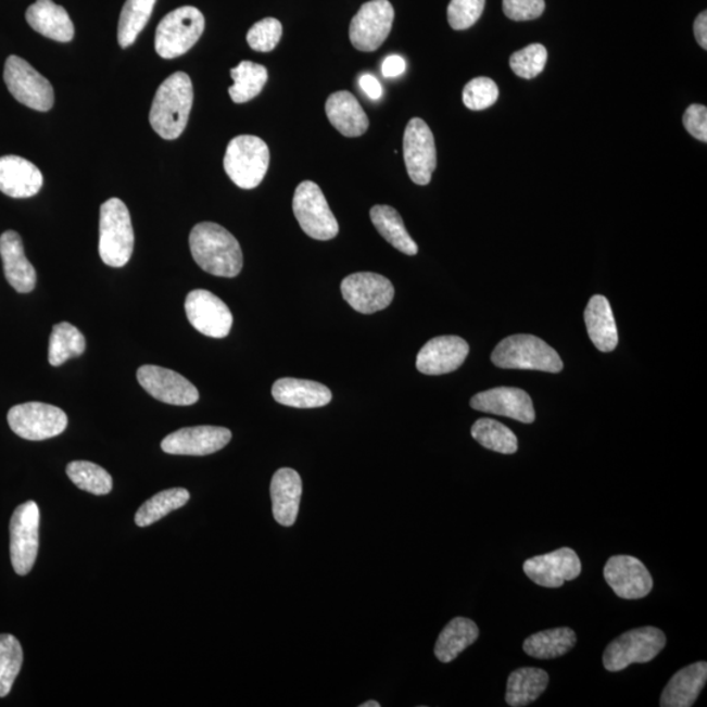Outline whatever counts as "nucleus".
<instances>
[{
	"instance_id": "6e6552de",
	"label": "nucleus",
	"mask_w": 707,
	"mask_h": 707,
	"mask_svg": "<svg viewBox=\"0 0 707 707\" xmlns=\"http://www.w3.org/2000/svg\"><path fill=\"white\" fill-rule=\"evenodd\" d=\"M292 210L303 231L315 240H332L340 232L339 222L328 205L320 187L314 181L298 185Z\"/></svg>"
},
{
	"instance_id": "a878e982",
	"label": "nucleus",
	"mask_w": 707,
	"mask_h": 707,
	"mask_svg": "<svg viewBox=\"0 0 707 707\" xmlns=\"http://www.w3.org/2000/svg\"><path fill=\"white\" fill-rule=\"evenodd\" d=\"M707 680L706 661L687 666L673 674L660 697L661 707H692Z\"/></svg>"
},
{
	"instance_id": "a19ab883",
	"label": "nucleus",
	"mask_w": 707,
	"mask_h": 707,
	"mask_svg": "<svg viewBox=\"0 0 707 707\" xmlns=\"http://www.w3.org/2000/svg\"><path fill=\"white\" fill-rule=\"evenodd\" d=\"M546 62L547 52L544 45L532 43L514 53L509 59V66L519 78L533 79L544 72Z\"/></svg>"
},
{
	"instance_id": "2f4dec72",
	"label": "nucleus",
	"mask_w": 707,
	"mask_h": 707,
	"mask_svg": "<svg viewBox=\"0 0 707 707\" xmlns=\"http://www.w3.org/2000/svg\"><path fill=\"white\" fill-rule=\"evenodd\" d=\"M371 220L378 232L397 251L407 254V256H416L418 253V245L416 241L411 238L409 232L406 231L403 218L396 209L387 205H378L369 212Z\"/></svg>"
},
{
	"instance_id": "423d86ee",
	"label": "nucleus",
	"mask_w": 707,
	"mask_h": 707,
	"mask_svg": "<svg viewBox=\"0 0 707 707\" xmlns=\"http://www.w3.org/2000/svg\"><path fill=\"white\" fill-rule=\"evenodd\" d=\"M666 645L667 636L658 628L643 627L629 630L605 648L604 668L609 672H619L634 664H648Z\"/></svg>"
},
{
	"instance_id": "5701e85b",
	"label": "nucleus",
	"mask_w": 707,
	"mask_h": 707,
	"mask_svg": "<svg viewBox=\"0 0 707 707\" xmlns=\"http://www.w3.org/2000/svg\"><path fill=\"white\" fill-rule=\"evenodd\" d=\"M0 257L3 261L5 279L21 294L34 291L37 274L34 265L25 256L23 240L15 231L0 236Z\"/></svg>"
},
{
	"instance_id": "ea45409f",
	"label": "nucleus",
	"mask_w": 707,
	"mask_h": 707,
	"mask_svg": "<svg viewBox=\"0 0 707 707\" xmlns=\"http://www.w3.org/2000/svg\"><path fill=\"white\" fill-rule=\"evenodd\" d=\"M23 666V648L14 635L0 634V697L9 696Z\"/></svg>"
},
{
	"instance_id": "bb28decb",
	"label": "nucleus",
	"mask_w": 707,
	"mask_h": 707,
	"mask_svg": "<svg viewBox=\"0 0 707 707\" xmlns=\"http://www.w3.org/2000/svg\"><path fill=\"white\" fill-rule=\"evenodd\" d=\"M325 112L329 123L339 130L343 137L356 138L368 130L369 121L358 100L353 93L339 91L330 94L325 104Z\"/></svg>"
},
{
	"instance_id": "39448f33",
	"label": "nucleus",
	"mask_w": 707,
	"mask_h": 707,
	"mask_svg": "<svg viewBox=\"0 0 707 707\" xmlns=\"http://www.w3.org/2000/svg\"><path fill=\"white\" fill-rule=\"evenodd\" d=\"M225 169L232 182L241 189H254L263 182L270 164V151L263 139L239 136L229 142Z\"/></svg>"
},
{
	"instance_id": "cd10ccee",
	"label": "nucleus",
	"mask_w": 707,
	"mask_h": 707,
	"mask_svg": "<svg viewBox=\"0 0 707 707\" xmlns=\"http://www.w3.org/2000/svg\"><path fill=\"white\" fill-rule=\"evenodd\" d=\"M31 28L38 34L59 42H70L75 29L67 11L53 0H37L25 14Z\"/></svg>"
},
{
	"instance_id": "7ed1b4c3",
	"label": "nucleus",
	"mask_w": 707,
	"mask_h": 707,
	"mask_svg": "<svg viewBox=\"0 0 707 707\" xmlns=\"http://www.w3.org/2000/svg\"><path fill=\"white\" fill-rule=\"evenodd\" d=\"M492 361L500 368L534 369L551 374H558L564 368L556 350L531 334L507 337L494 349Z\"/></svg>"
},
{
	"instance_id": "9b49d317",
	"label": "nucleus",
	"mask_w": 707,
	"mask_h": 707,
	"mask_svg": "<svg viewBox=\"0 0 707 707\" xmlns=\"http://www.w3.org/2000/svg\"><path fill=\"white\" fill-rule=\"evenodd\" d=\"M40 508L34 501L25 502L15 509L10 523L11 563L16 575L27 576L34 569L38 553Z\"/></svg>"
},
{
	"instance_id": "dca6fc26",
	"label": "nucleus",
	"mask_w": 707,
	"mask_h": 707,
	"mask_svg": "<svg viewBox=\"0 0 707 707\" xmlns=\"http://www.w3.org/2000/svg\"><path fill=\"white\" fill-rule=\"evenodd\" d=\"M137 378L143 390L164 404L189 406L200 400L197 388L182 375L159 366H142Z\"/></svg>"
},
{
	"instance_id": "c9c22d12",
	"label": "nucleus",
	"mask_w": 707,
	"mask_h": 707,
	"mask_svg": "<svg viewBox=\"0 0 707 707\" xmlns=\"http://www.w3.org/2000/svg\"><path fill=\"white\" fill-rule=\"evenodd\" d=\"M190 494L187 489L174 488L164 490L144 502L136 514V525L138 527H149L156 523L175 509L187 505Z\"/></svg>"
},
{
	"instance_id": "aec40b11",
	"label": "nucleus",
	"mask_w": 707,
	"mask_h": 707,
	"mask_svg": "<svg viewBox=\"0 0 707 707\" xmlns=\"http://www.w3.org/2000/svg\"><path fill=\"white\" fill-rule=\"evenodd\" d=\"M470 406L475 411L495 414L523 424H533L536 419L530 394L519 388L500 387L477 393L470 400Z\"/></svg>"
},
{
	"instance_id": "79ce46f5",
	"label": "nucleus",
	"mask_w": 707,
	"mask_h": 707,
	"mask_svg": "<svg viewBox=\"0 0 707 707\" xmlns=\"http://www.w3.org/2000/svg\"><path fill=\"white\" fill-rule=\"evenodd\" d=\"M498 98V86L493 79L485 78V76L471 79L463 91L464 105L470 111L488 110L496 103Z\"/></svg>"
},
{
	"instance_id": "49530a36",
	"label": "nucleus",
	"mask_w": 707,
	"mask_h": 707,
	"mask_svg": "<svg viewBox=\"0 0 707 707\" xmlns=\"http://www.w3.org/2000/svg\"><path fill=\"white\" fill-rule=\"evenodd\" d=\"M683 124L692 137L707 142V108L705 105L693 104L687 108Z\"/></svg>"
},
{
	"instance_id": "37998d69",
	"label": "nucleus",
	"mask_w": 707,
	"mask_h": 707,
	"mask_svg": "<svg viewBox=\"0 0 707 707\" xmlns=\"http://www.w3.org/2000/svg\"><path fill=\"white\" fill-rule=\"evenodd\" d=\"M282 24L277 18L266 17L253 25L248 31L247 41L250 47L260 53H269L277 48L282 38Z\"/></svg>"
},
{
	"instance_id": "a18cd8bd",
	"label": "nucleus",
	"mask_w": 707,
	"mask_h": 707,
	"mask_svg": "<svg viewBox=\"0 0 707 707\" xmlns=\"http://www.w3.org/2000/svg\"><path fill=\"white\" fill-rule=\"evenodd\" d=\"M503 12L514 22H528L543 15L545 0H503Z\"/></svg>"
},
{
	"instance_id": "20e7f679",
	"label": "nucleus",
	"mask_w": 707,
	"mask_h": 707,
	"mask_svg": "<svg viewBox=\"0 0 707 707\" xmlns=\"http://www.w3.org/2000/svg\"><path fill=\"white\" fill-rule=\"evenodd\" d=\"M134 251L131 216L125 203L111 199L100 209L99 253L111 267H124Z\"/></svg>"
},
{
	"instance_id": "9d476101",
	"label": "nucleus",
	"mask_w": 707,
	"mask_h": 707,
	"mask_svg": "<svg viewBox=\"0 0 707 707\" xmlns=\"http://www.w3.org/2000/svg\"><path fill=\"white\" fill-rule=\"evenodd\" d=\"M8 420L16 435L34 442L61 435L68 424L65 412L43 403H27L11 407Z\"/></svg>"
},
{
	"instance_id": "de8ad7c7",
	"label": "nucleus",
	"mask_w": 707,
	"mask_h": 707,
	"mask_svg": "<svg viewBox=\"0 0 707 707\" xmlns=\"http://www.w3.org/2000/svg\"><path fill=\"white\" fill-rule=\"evenodd\" d=\"M406 70V62L403 56L400 55H390L383 62L381 66V73L386 78H397V76L403 75Z\"/></svg>"
},
{
	"instance_id": "8fccbe9b",
	"label": "nucleus",
	"mask_w": 707,
	"mask_h": 707,
	"mask_svg": "<svg viewBox=\"0 0 707 707\" xmlns=\"http://www.w3.org/2000/svg\"><path fill=\"white\" fill-rule=\"evenodd\" d=\"M694 35H696L699 47L707 49V12H700L694 22Z\"/></svg>"
},
{
	"instance_id": "4be33fe9",
	"label": "nucleus",
	"mask_w": 707,
	"mask_h": 707,
	"mask_svg": "<svg viewBox=\"0 0 707 707\" xmlns=\"http://www.w3.org/2000/svg\"><path fill=\"white\" fill-rule=\"evenodd\" d=\"M43 177L34 163L21 156L0 157V192L12 199H29L40 192Z\"/></svg>"
},
{
	"instance_id": "f03ea898",
	"label": "nucleus",
	"mask_w": 707,
	"mask_h": 707,
	"mask_svg": "<svg viewBox=\"0 0 707 707\" xmlns=\"http://www.w3.org/2000/svg\"><path fill=\"white\" fill-rule=\"evenodd\" d=\"M194 91L192 80L185 73H175L159 87L150 112V124L163 139L181 136L192 111Z\"/></svg>"
},
{
	"instance_id": "3c124183",
	"label": "nucleus",
	"mask_w": 707,
	"mask_h": 707,
	"mask_svg": "<svg viewBox=\"0 0 707 707\" xmlns=\"http://www.w3.org/2000/svg\"><path fill=\"white\" fill-rule=\"evenodd\" d=\"M361 707H380V704L376 703V700H367V703L362 704Z\"/></svg>"
},
{
	"instance_id": "412c9836",
	"label": "nucleus",
	"mask_w": 707,
	"mask_h": 707,
	"mask_svg": "<svg viewBox=\"0 0 707 707\" xmlns=\"http://www.w3.org/2000/svg\"><path fill=\"white\" fill-rule=\"evenodd\" d=\"M468 354V342L462 337H435L419 350L416 366L425 375L450 374L462 367Z\"/></svg>"
},
{
	"instance_id": "f257e3e1",
	"label": "nucleus",
	"mask_w": 707,
	"mask_h": 707,
	"mask_svg": "<svg viewBox=\"0 0 707 707\" xmlns=\"http://www.w3.org/2000/svg\"><path fill=\"white\" fill-rule=\"evenodd\" d=\"M190 252L202 270L233 278L243 269V252L231 232L216 223L203 222L189 236Z\"/></svg>"
},
{
	"instance_id": "c85d7f7f",
	"label": "nucleus",
	"mask_w": 707,
	"mask_h": 707,
	"mask_svg": "<svg viewBox=\"0 0 707 707\" xmlns=\"http://www.w3.org/2000/svg\"><path fill=\"white\" fill-rule=\"evenodd\" d=\"M585 327L592 343L603 353H610L619 343V332L608 299L603 295L591 298L584 311Z\"/></svg>"
},
{
	"instance_id": "f3484780",
	"label": "nucleus",
	"mask_w": 707,
	"mask_h": 707,
	"mask_svg": "<svg viewBox=\"0 0 707 707\" xmlns=\"http://www.w3.org/2000/svg\"><path fill=\"white\" fill-rule=\"evenodd\" d=\"M523 570L532 582L546 589L563 588L582 572V563L571 547H560L552 553L527 559Z\"/></svg>"
},
{
	"instance_id": "58836bf2",
	"label": "nucleus",
	"mask_w": 707,
	"mask_h": 707,
	"mask_svg": "<svg viewBox=\"0 0 707 707\" xmlns=\"http://www.w3.org/2000/svg\"><path fill=\"white\" fill-rule=\"evenodd\" d=\"M66 474L76 487L87 493L106 495L112 492V476L98 464L73 462L67 465Z\"/></svg>"
},
{
	"instance_id": "72a5a7b5",
	"label": "nucleus",
	"mask_w": 707,
	"mask_h": 707,
	"mask_svg": "<svg viewBox=\"0 0 707 707\" xmlns=\"http://www.w3.org/2000/svg\"><path fill=\"white\" fill-rule=\"evenodd\" d=\"M231 76L233 86L229 87L228 92L236 104H244L258 97L269 79L266 67L251 61H243L232 68Z\"/></svg>"
},
{
	"instance_id": "f704fd0d",
	"label": "nucleus",
	"mask_w": 707,
	"mask_h": 707,
	"mask_svg": "<svg viewBox=\"0 0 707 707\" xmlns=\"http://www.w3.org/2000/svg\"><path fill=\"white\" fill-rule=\"evenodd\" d=\"M86 339L80 330L70 323L54 325L49 340V363L54 367L62 366L68 359L85 353Z\"/></svg>"
},
{
	"instance_id": "e433bc0d",
	"label": "nucleus",
	"mask_w": 707,
	"mask_h": 707,
	"mask_svg": "<svg viewBox=\"0 0 707 707\" xmlns=\"http://www.w3.org/2000/svg\"><path fill=\"white\" fill-rule=\"evenodd\" d=\"M471 437L482 447L500 452L503 455H513L518 451V438L507 426L492 418H481L471 426Z\"/></svg>"
},
{
	"instance_id": "2eb2a0df",
	"label": "nucleus",
	"mask_w": 707,
	"mask_h": 707,
	"mask_svg": "<svg viewBox=\"0 0 707 707\" xmlns=\"http://www.w3.org/2000/svg\"><path fill=\"white\" fill-rule=\"evenodd\" d=\"M188 320L200 333L225 339L231 332L233 316L227 304L207 290L190 291L185 301Z\"/></svg>"
},
{
	"instance_id": "4c0bfd02",
	"label": "nucleus",
	"mask_w": 707,
	"mask_h": 707,
	"mask_svg": "<svg viewBox=\"0 0 707 707\" xmlns=\"http://www.w3.org/2000/svg\"><path fill=\"white\" fill-rule=\"evenodd\" d=\"M156 0H126L118 22V43L129 48L149 23Z\"/></svg>"
},
{
	"instance_id": "1a4fd4ad",
	"label": "nucleus",
	"mask_w": 707,
	"mask_h": 707,
	"mask_svg": "<svg viewBox=\"0 0 707 707\" xmlns=\"http://www.w3.org/2000/svg\"><path fill=\"white\" fill-rule=\"evenodd\" d=\"M4 81L18 103L38 112L54 105V89L50 81L21 56L11 55L4 65Z\"/></svg>"
},
{
	"instance_id": "6ab92c4d",
	"label": "nucleus",
	"mask_w": 707,
	"mask_h": 707,
	"mask_svg": "<svg viewBox=\"0 0 707 707\" xmlns=\"http://www.w3.org/2000/svg\"><path fill=\"white\" fill-rule=\"evenodd\" d=\"M232 432L218 426H195L172 432L162 442L169 455L206 456L215 454L231 442Z\"/></svg>"
},
{
	"instance_id": "473e14b6",
	"label": "nucleus",
	"mask_w": 707,
	"mask_h": 707,
	"mask_svg": "<svg viewBox=\"0 0 707 707\" xmlns=\"http://www.w3.org/2000/svg\"><path fill=\"white\" fill-rule=\"evenodd\" d=\"M576 645L575 630L556 628L528 636L523 643V649L532 658L550 660L568 654Z\"/></svg>"
},
{
	"instance_id": "c03bdc74",
	"label": "nucleus",
	"mask_w": 707,
	"mask_h": 707,
	"mask_svg": "<svg viewBox=\"0 0 707 707\" xmlns=\"http://www.w3.org/2000/svg\"><path fill=\"white\" fill-rule=\"evenodd\" d=\"M487 0H451L447 10L452 29L465 30L479 22Z\"/></svg>"
},
{
	"instance_id": "09e8293b",
	"label": "nucleus",
	"mask_w": 707,
	"mask_h": 707,
	"mask_svg": "<svg viewBox=\"0 0 707 707\" xmlns=\"http://www.w3.org/2000/svg\"><path fill=\"white\" fill-rule=\"evenodd\" d=\"M359 85L369 99L379 100L383 97V88H381L379 80L375 76L369 74L363 75Z\"/></svg>"
},
{
	"instance_id": "f8f14e48",
	"label": "nucleus",
	"mask_w": 707,
	"mask_h": 707,
	"mask_svg": "<svg viewBox=\"0 0 707 707\" xmlns=\"http://www.w3.org/2000/svg\"><path fill=\"white\" fill-rule=\"evenodd\" d=\"M394 10L390 0H369L350 24V41L361 52H375L390 36Z\"/></svg>"
},
{
	"instance_id": "7c9ffc66",
	"label": "nucleus",
	"mask_w": 707,
	"mask_h": 707,
	"mask_svg": "<svg viewBox=\"0 0 707 707\" xmlns=\"http://www.w3.org/2000/svg\"><path fill=\"white\" fill-rule=\"evenodd\" d=\"M480 629L475 621L456 617L443 629L437 641L435 656L442 664H451L465 648L479 640Z\"/></svg>"
},
{
	"instance_id": "b1692460",
	"label": "nucleus",
	"mask_w": 707,
	"mask_h": 707,
	"mask_svg": "<svg viewBox=\"0 0 707 707\" xmlns=\"http://www.w3.org/2000/svg\"><path fill=\"white\" fill-rule=\"evenodd\" d=\"M303 483L298 471L291 468L278 469L273 476L270 495L273 515L283 527L295 525L301 506Z\"/></svg>"
},
{
	"instance_id": "0eeeda50",
	"label": "nucleus",
	"mask_w": 707,
	"mask_h": 707,
	"mask_svg": "<svg viewBox=\"0 0 707 707\" xmlns=\"http://www.w3.org/2000/svg\"><path fill=\"white\" fill-rule=\"evenodd\" d=\"M205 30V16L192 5L169 12L157 25L156 53L165 60H174L188 53L199 42Z\"/></svg>"
},
{
	"instance_id": "393cba45",
	"label": "nucleus",
	"mask_w": 707,
	"mask_h": 707,
	"mask_svg": "<svg viewBox=\"0 0 707 707\" xmlns=\"http://www.w3.org/2000/svg\"><path fill=\"white\" fill-rule=\"evenodd\" d=\"M272 394L277 403L298 409H314L332 401V392L328 387L303 379H279L274 383Z\"/></svg>"
},
{
	"instance_id": "4468645a",
	"label": "nucleus",
	"mask_w": 707,
	"mask_h": 707,
	"mask_svg": "<svg viewBox=\"0 0 707 707\" xmlns=\"http://www.w3.org/2000/svg\"><path fill=\"white\" fill-rule=\"evenodd\" d=\"M343 299L359 314L386 310L394 298L391 280L376 273H354L342 280Z\"/></svg>"
},
{
	"instance_id": "a211bd4d",
	"label": "nucleus",
	"mask_w": 707,
	"mask_h": 707,
	"mask_svg": "<svg viewBox=\"0 0 707 707\" xmlns=\"http://www.w3.org/2000/svg\"><path fill=\"white\" fill-rule=\"evenodd\" d=\"M605 582L626 601H639L653 591V577L642 560L632 556H614L604 566Z\"/></svg>"
},
{
	"instance_id": "ddd939ff",
	"label": "nucleus",
	"mask_w": 707,
	"mask_h": 707,
	"mask_svg": "<svg viewBox=\"0 0 707 707\" xmlns=\"http://www.w3.org/2000/svg\"><path fill=\"white\" fill-rule=\"evenodd\" d=\"M404 159L407 174L417 185L430 184L437 168L435 139L428 124L412 118L404 132Z\"/></svg>"
},
{
	"instance_id": "c756f323",
	"label": "nucleus",
	"mask_w": 707,
	"mask_h": 707,
	"mask_svg": "<svg viewBox=\"0 0 707 707\" xmlns=\"http://www.w3.org/2000/svg\"><path fill=\"white\" fill-rule=\"evenodd\" d=\"M550 684V674L541 668H518L507 680L506 703L512 707H523L534 703Z\"/></svg>"
}]
</instances>
